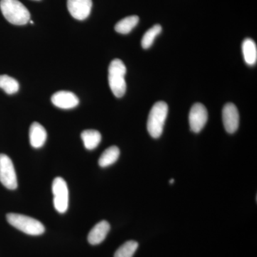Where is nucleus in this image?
Returning a JSON list of instances; mask_svg holds the SVG:
<instances>
[{
  "instance_id": "aec40b11",
  "label": "nucleus",
  "mask_w": 257,
  "mask_h": 257,
  "mask_svg": "<svg viewBox=\"0 0 257 257\" xmlns=\"http://www.w3.org/2000/svg\"><path fill=\"white\" fill-rule=\"evenodd\" d=\"M174 182H175V179H171V180L170 181V184H173Z\"/></svg>"
},
{
  "instance_id": "20e7f679",
  "label": "nucleus",
  "mask_w": 257,
  "mask_h": 257,
  "mask_svg": "<svg viewBox=\"0 0 257 257\" xmlns=\"http://www.w3.org/2000/svg\"><path fill=\"white\" fill-rule=\"evenodd\" d=\"M7 220L17 229L28 235L39 236L45 231V226L40 221L23 214L10 213L7 215Z\"/></svg>"
},
{
  "instance_id": "f3484780",
  "label": "nucleus",
  "mask_w": 257,
  "mask_h": 257,
  "mask_svg": "<svg viewBox=\"0 0 257 257\" xmlns=\"http://www.w3.org/2000/svg\"><path fill=\"white\" fill-rule=\"evenodd\" d=\"M0 88L7 94H13L18 92L20 84L16 79L6 74H3L0 75Z\"/></svg>"
},
{
  "instance_id": "2eb2a0df",
  "label": "nucleus",
  "mask_w": 257,
  "mask_h": 257,
  "mask_svg": "<svg viewBox=\"0 0 257 257\" xmlns=\"http://www.w3.org/2000/svg\"><path fill=\"white\" fill-rule=\"evenodd\" d=\"M120 151L116 146H112L106 149L101 154L99 159V165L101 167H107L112 165L119 159Z\"/></svg>"
},
{
  "instance_id": "423d86ee",
  "label": "nucleus",
  "mask_w": 257,
  "mask_h": 257,
  "mask_svg": "<svg viewBox=\"0 0 257 257\" xmlns=\"http://www.w3.org/2000/svg\"><path fill=\"white\" fill-rule=\"evenodd\" d=\"M0 182L7 189L14 190L18 188V178L13 161L5 154H0Z\"/></svg>"
},
{
  "instance_id": "dca6fc26",
  "label": "nucleus",
  "mask_w": 257,
  "mask_h": 257,
  "mask_svg": "<svg viewBox=\"0 0 257 257\" xmlns=\"http://www.w3.org/2000/svg\"><path fill=\"white\" fill-rule=\"evenodd\" d=\"M139 21H140V18L137 15L126 17L116 24L114 28L115 31L117 32L118 33L126 35L130 33L138 25Z\"/></svg>"
},
{
  "instance_id": "f257e3e1",
  "label": "nucleus",
  "mask_w": 257,
  "mask_h": 257,
  "mask_svg": "<svg viewBox=\"0 0 257 257\" xmlns=\"http://www.w3.org/2000/svg\"><path fill=\"white\" fill-rule=\"evenodd\" d=\"M0 9L5 18L13 25H25L30 21V12L18 0H1Z\"/></svg>"
},
{
  "instance_id": "39448f33",
  "label": "nucleus",
  "mask_w": 257,
  "mask_h": 257,
  "mask_svg": "<svg viewBox=\"0 0 257 257\" xmlns=\"http://www.w3.org/2000/svg\"><path fill=\"white\" fill-rule=\"evenodd\" d=\"M54 206L57 212L64 214L69 207V189L67 182L62 177H56L52 182Z\"/></svg>"
},
{
  "instance_id": "1a4fd4ad",
  "label": "nucleus",
  "mask_w": 257,
  "mask_h": 257,
  "mask_svg": "<svg viewBox=\"0 0 257 257\" xmlns=\"http://www.w3.org/2000/svg\"><path fill=\"white\" fill-rule=\"evenodd\" d=\"M92 0H67V8L70 15L77 20H84L90 15Z\"/></svg>"
},
{
  "instance_id": "9b49d317",
  "label": "nucleus",
  "mask_w": 257,
  "mask_h": 257,
  "mask_svg": "<svg viewBox=\"0 0 257 257\" xmlns=\"http://www.w3.org/2000/svg\"><path fill=\"white\" fill-rule=\"evenodd\" d=\"M109 230H110V225L108 221H99L89 233L88 241L92 245L99 244L105 239Z\"/></svg>"
},
{
  "instance_id": "ddd939ff",
  "label": "nucleus",
  "mask_w": 257,
  "mask_h": 257,
  "mask_svg": "<svg viewBox=\"0 0 257 257\" xmlns=\"http://www.w3.org/2000/svg\"><path fill=\"white\" fill-rule=\"evenodd\" d=\"M242 53L245 62L250 66L254 65L257 61L256 43L251 39H245L242 43Z\"/></svg>"
},
{
  "instance_id": "4468645a",
  "label": "nucleus",
  "mask_w": 257,
  "mask_h": 257,
  "mask_svg": "<svg viewBox=\"0 0 257 257\" xmlns=\"http://www.w3.org/2000/svg\"><path fill=\"white\" fill-rule=\"evenodd\" d=\"M84 147L88 150H93L99 146L101 143V135L94 130H84L81 135Z\"/></svg>"
},
{
  "instance_id": "7ed1b4c3",
  "label": "nucleus",
  "mask_w": 257,
  "mask_h": 257,
  "mask_svg": "<svg viewBox=\"0 0 257 257\" xmlns=\"http://www.w3.org/2000/svg\"><path fill=\"white\" fill-rule=\"evenodd\" d=\"M168 114V105L165 101H157L152 106L147 120V130L152 138H159L163 133Z\"/></svg>"
},
{
  "instance_id": "0eeeda50",
  "label": "nucleus",
  "mask_w": 257,
  "mask_h": 257,
  "mask_svg": "<svg viewBox=\"0 0 257 257\" xmlns=\"http://www.w3.org/2000/svg\"><path fill=\"white\" fill-rule=\"evenodd\" d=\"M208 112L205 106L201 103H196L191 108L189 121L191 130L194 133H199L202 131L207 124Z\"/></svg>"
},
{
  "instance_id": "a211bd4d",
  "label": "nucleus",
  "mask_w": 257,
  "mask_h": 257,
  "mask_svg": "<svg viewBox=\"0 0 257 257\" xmlns=\"http://www.w3.org/2000/svg\"><path fill=\"white\" fill-rule=\"evenodd\" d=\"M162 30V27L160 25H154L150 30H147L142 40V47L145 50L150 48L155 41V39L160 35Z\"/></svg>"
},
{
  "instance_id": "412c9836",
  "label": "nucleus",
  "mask_w": 257,
  "mask_h": 257,
  "mask_svg": "<svg viewBox=\"0 0 257 257\" xmlns=\"http://www.w3.org/2000/svg\"><path fill=\"white\" fill-rule=\"evenodd\" d=\"M30 23H31V24H32V25H33V24H34V22H33V21H32V20H30Z\"/></svg>"
},
{
  "instance_id": "6ab92c4d",
  "label": "nucleus",
  "mask_w": 257,
  "mask_h": 257,
  "mask_svg": "<svg viewBox=\"0 0 257 257\" xmlns=\"http://www.w3.org/2000/svg\"><path fill=\"white\" fill-rule=\"evenodd\" d=\"M139 246L135 241H128L125 242L114 253V257H133Z\"/></svg>"
},
{
  "instance_id": "f03ea898",
  "label": "nucleus",
  "mask_w": 257,
  "mask_h": 257,
  "mask_svg": "<svg viewBox=\"0 0 257 257\" xmlns=\"http://www.w3.org/2000/svg\"><path fill=\"white\" fill-rule=\"evenodd\" d=\"M126 73V66L122 61L115 59L111 61L109 67V87L116 97H122L126 90L125 74Z\"/></svg>"
},
{
  "instance_id": "f8f14e48",
  "label": "nucleus",
  "mask_w": 257,
  "mask_h": 257,
  "mask_svg": "<svg viewBox=\"0 0 257 257\" xmlns=\"http://www.w3.org/2000/svg\"><path fill=\"white\" fill-rule=\"evenodd\" d=\"M47 134L45 127L38 122L32 123L30 128V145L34 148L39 149L46 143Z\"/></svg>"
},
{
  "instance_id": "6e6552de",
  "label": "nucleus",
  "mask_w": 257,
  "mask_h": 257,
  "mask_svg": "<svg viewBox=\"0 0 257 257\" xmlns=\"http://www.w3.org/2000/svg\"><path fill=\"white\" fill-rule=\"evenodd\" d=\"M223 124L228 133L233 134L239 124V114L237 108L232 103L225 104L222 110Z\"/></svg>"
},
{
  "instance_id": "9d476101",
  "label": "nucleus",
  "mask_w": 257,
  "mask_h": 257,
  "mask_svg": "<svg viewBox=\"0 0 257 257\" xmlns=\"http://www.w3.org/2000/svg\"><path fill=\"white\" fill-rule=\"evenodd\" d=\"M52 104L63 109H73L79 104L78 97L68 91H59L52 96Z\"/></svg>"
}]
</instances>
